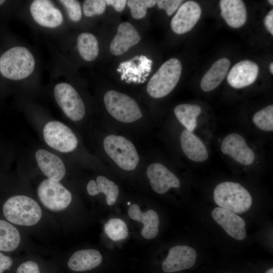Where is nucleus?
Wrapping results in <instances>:
<instances>
[{
	"label": "nucleus",
	"mask_w": 273,
	"mask_h": 273,
	"mask_svg": "<svg viewBox=\"0 0 273 273\" xmlns=\"http://www.w3.org/2000/svg\"><path fill=\"white\" fill-rule=\"evenodd\" d=\"M35 60L29 49L16 46L6 51L0 58V72L5 78L20 80L29 77L34 71Z\"/></svg>",
	"instance_id": "nucleus-1"
},
{
	"label": "nucleus",
	"mask_w": 273,
	"mask_h": 273,
	"mask_svg": "<svg viewBox=\"0 0 273 273\" xmlns=\"http://www.w3.org/2000/svg\"><path fill=\"white\" fill-rule=\"evenodd\" d=\"M6 218L15 224L31 226L40 220L42 211L38 203L24 195H15L9 198L3 208Z\"/></svg>",
	"instance_id": "nucleus-2"
},
{
	"label": "nucleus",
	"mask_w": 273,
	"mask_h": 273,
	"mask_svg": "<svg viewBox=\"0 0 273 273\" xmlns=\"http://www.w3.org/2000/svg\"><path fill=\"white\" fill-rule=\"evenodd\" d=\"M213 199L220 207L235 213L246 212L252 203L248 190L241 184L232 181H224L217 185L214 190Z\"/></svg>",
	"instance_id": "nucleus-3"
},
{
	"label": "nucleus",
	"mask_w": 273,
	"mask_h": 273,
	"mask_svg": "<svg viewBox=\"0 0 273 273\" xmlns=\"http://www.w3.org/2000/svg\"><path fill=\"white\" fill-rule=\"evenodd\" d=\"M181 70L178 59L167 60L149 80L147 85L148 94L154 98H161L168 95L177 84Z\"/></svg>",
	"instance_id": "nucleus-4"
},
{
	"label": "nucleus",
	"mask_w": 273,
	"mask_h": 273,
	"mask_svg": "<svg viewBox=\"0 0 273 273\" xmlns=\"http://www.w3.org/2000/svg\"><path fill=\"white\" fill-rule=\"evenodd\" d=\"M103 144L107 154L119 167L128 171L136 168L139 156L130 141L122 136L110 134L105 138Z\"/></svg>",
	"instance_id": "nucleus-5"
},
{
	"label": "nucleus",
	"mask_w": 273,
	"mask_h": 273,
	"mask_svg": "<svg viewBox=\"0 0 273 273\" xmlns=\"http://www.w3.org/2000/svg\"><path fill=\"white\" fill-rule=\"evenodd\" d=\"M104 102L108 113L119 121L131 123L142 117L136 102L126 94L110 90L104 95Z\"/></svg>",
	"instance_id": "nucleus-6"
},
{
	"label": "nucleus",
	"mask_w": 273,
	"mask_h": 273,
	"mask_svg": "<svg viewBox=\"0 0 273 273\" xmlns=\"http://www.w3.org/2000/svg\"><path fill=\"white\" fill-rule=\"evenodd\" d=\"M55 99L64 114L71 120L77 122L82 120L85 114V108L81 97L70 83L61 82L54 87Z\"/></svg>",
	"instance_id": "nucleus-7"
},
{
	"label": "nucleus",
	"mask_w": 273,
	"mask_h": 273,
	"mask_svg": "<svg viewBox=\"0 0 273 273\" xmlns=\"http://www.w3.org/2000/svg\"><path fill=\"white\" fill-rule=\"evenodd\" d=\"M46 143L51 148L61 153L74 150L78 140L73 131L64 123L57 120L48 122L42 130Z\"/></svg>",
	"instance_id": "nucleus-8"
},
{
	"label": "nucleus",
	"mask_w": 273,
	"mask_h": 273,
	"mask_svg": "<svg viewBox=\"0 0 273 273\" xmlns=\"http://www.w3.org/2000/svg\"><path fill=\"white\" fill-rule=\"evenodd\" d=\"M38 197L43 204L52 211H61L67 208L72 201L68 190L59 181L47 178L39 185L37 190Z\"/></svg>",
	"instance_id": "nucleus-9"
},
{
	"label": "nucleus",
	"mask_w": 273,
	"mask_h": 273,
	"mask_svg": "<svg viewBox=\"0 0 273 273\" xmlns=\"http://www.w3.org/2000/svg\"><path fill=\"white\" fill-rule=\"evenodd\" d=\"M29 11L34 22L44 28H58L64 21L62 12L50 1H33L30 5Z\"/></svg>",
	"instance_id": "nucleus-10"
},
{
	"label": "nucleus",
	"mask_w": 273,
	"mask_h": 273,
	"mask_svg": "<svg viewBox=\"0 0 273 273\" xmlns=\"http://www.w3.org/2000/svg\"><path fill=\"white\" fill-rule=\"evenodd\" d=\"M197 253L193 248L178 245L171 248L167 256L163 261L162 268L165 272H174L187 269L195 263Z\"/></svg>",
	"instance_id": "nucleus-11"
},
{
	"label": "nucleus",
	"mask_w": 273,
	"mask_h": 273,
	"mask_svg": "<svg viewBox=\"0 0 273 273\" xmlns=\"http://www.w3.org/2000/svg\"><path fill=\"white\" fill-rule=\"evenodd\" d=\"M211 216L229 235L239 241L245 239L246 222L238 214L226 209L217 207L212 210Z\"/></svg>",
	"instance_id": "nucleus-12"
},
{
	"label": "nucleus",
	"mask_w": 273,
	"mask_h": 273,
	"mask_svg": "<svg viewBox=\"0 0 273 273\" xmlns=\"http://www.w3.org/2000/svg\"><path fill=\"white\" fill-rule=\"evenodd\" d=\"M221 150L223 154L230 155L244 165H251L255 157L253 151L248 146L243 136L235 133L228 134L223 139Z\"/></svg>",
	"instance_id": "nucleus-13"
},
{
	"label": "nucleus",
	"mask_w": 273,
	"mask_h": 273,
	"mask_svg": "<svg viewBox=\"0 0 273 273\" xmlns=\"http://www.w3.org/2000/svg\"><path fill=\"white\" fill-rule=\"evenodd\" d=\"M201 14V9L194 1L183 4L172 18L170 26L174 32L181 34L190 31L197 23Z\"/></svg>",
	"instance_id": "nucleus-14"
},
{
	"label": "nucleus",
	"mask_w": 273,
	"mask_h": 273,
	"mask_svg": "<svg viewBox=\"0 0 273 273\" xmlns=\"http://www.w3.org/2000/svg\"><path fill=\"white\" fill-rule=\"evenodd\" d=\"M147 175L153 190L163 194L171 188H179L180 183L177 177L163 164L155 163L147 170Z\"/></svg>",
	"instance_id": "nucleus-15"
},
{
	"label": "nucleus",
	"mask_w": 273,
	"mask_h": 273,
	"mask_svg": "<svg viewBox=\"0 0 273 273\" xmlns=\"http://www.w3.org/2000/svg\"><path fill=\"white\" fill-rule=\"evenodd\" d=\"M37 165L42 173L51 180L59 181L66 174L65 165L57 155L40 149L35 153Z\"/></svg>",
	"instance_id": "nucleus-16"
},
{
	"label": "nucleus",
	"mask_w": 273,
	"mask_h": 273,
	"mask_svg": "<svg viewBox=\"0 0 273 273\" xmlns=\"http://www.w3.org/2000/svg\"><path fill=\"white\" fill-rule=\"evenodd\" d=\"M259 73L258 66L254 62L245 60L236 64L230 71L227 80L235 88H241L252 84Z\"/></svg>",
	"instance_id": "nucleus-17"
},
{
	"label": "nucleus",
	"mask_w": 273,
	"mask_h": 273,
	"mask_svg": "<svg viewBox=\"0 0 273 273\" xmlns=\"http://www.w3.org/2000/svg\"><path fill=\"white\" fill-rule=\"evenodd\" d=\"M141 39L140 33L130 23L122 22L118 26L117 33L111 41L110 52L115 56L122 55L138 43Z\"/></svg>",
	"instance_id": "nucleus-18"
},
{
	"label": "nucleus",
	"mask_w": 273,
	"mask_h": 273,
	"mask_svg": "<svg viewBox=\"0 0 273 273\" xmlns=\"http://www.w3.org/2000/svg\"><path fill=\"white\" fill-rule=\"evenodd\" d=\"M128 214L132 219L143 223L141 234L144 238L152 239L158 235L159 219L158 214L155 211L148 210L143 213L139 206L133 204L129 206Z\"/></svg>",
	"instance_id": "nucleus-19"
},
{
	"label": "nucleus",
	"mask_w": 273,
	"mask_h": 273,
	"mask_svg": "<svg viewBox=\"0 0 273 273\" xmlns=\"http://www.w3.org/2000/svg\"><path fill=\"white\" fill-rule=\"evenodd\" d=\"M219 6L221 15L230 27L238 28L245 23L247 12L242 1L221 0Z\"/></svg>",
	"instance_id": "nucleus-20"
},
{
	"label": "nucleus",
	"mask_w": 273,
	"mask_h": 273,
	"mask_svg": "<svg viewBox=\"0 0 273 273\" xmlns=\"http://www.w3.org/2000/svg\"><path fill=\"white\" fill-rule=\"evenodd\" d=\"M182 150L186 156L195 162H203L208 158V153L202 141L194 133L187 129L180 135Z\"/></svg>",
	"instance_id": "nucleus-21"
},
{
	"label": "nucleus",
	"mask_w": 273,
	"mask_h": 273,
	"mask_svg": "<svg viewBox=\"0 0 273 273\" xmlns=\"http://www.w3.org/2000/svg\"><path fill=\"white\" fill-rule=\"evenodd\" d=\"M102 261V255L98 250H80L72 254L67 265L73 271H84L96 267L101 263Z\"/></svg>",
	"instance_id": "nucleus-22"
},
{
	"label": "nucleus",
	"mask_w": 273,
	"mask_h": 273,
	"mask_svg": "<svg viewBox=\"0 0 273 273\" xmlns=\"http://www.w3.org/2000/svg\"><path fill=\"white\" fill-rule=\"evenodd\" d=\"M230 65L227 58H221L215 62L201 79L202 89L209 92L217 87L226 76Z\"/></svg>",
	"instance_id": "nucleus-23"
},
{
	"label": "nucleus",
	"mask_w": 273,
	"mask_h": 273,
	"mask_svg": "<svg viewBox=\"0 0 273 273\" xmlns=\"http://www.w3.org/2000/svg\"><path fill=\"white\" fill-rule=\"evenodd\" d=\"M87 192L91 196L103 193L106 196V202L109 205H113L117 201L119 194L118 187L106 177L98 176L96 181L90 180L86 186Z\"/></svg>",
	"instance_id": "nucleus-24"
},
{
	"label": "nucleus",
	"mask_w": 273,
	"mask_h": 273,
	"mask_svg": "<svg viewBox=\"0 0 273 273\" xmlns=\"http://www.w3.org/2000/svg\"><path fill=\"white\" fill-rule=\"evenodd\" d=\"M152 61L145 56H140V63L136 64L132 60L122 62L120 64L117 71L122 72L121 76L122 80L127 79V82H137L135 75H138L140 82H142V75L146 72L151 71Z\"/></svg>",
	"instance_id": "nucleus-25"
},
{
	"label": "nucleus",
	"mask_w": 273,
	"mask_h": 273,
	"mask_svg": "<svg viewBox=\"0 0 273 273\" xmlns=\"http://www.w3.org/2000/svg\"><path fill=\"white\" fill-rule=\"evenodd\" d=\"M77 48L80 56L87 62H92L99 53L98 41L96 36L89 32L80 33L77 38Z\"/></svg>",
	"instance_id": "nucleus-26"
},
{
	"label": "nucleus",
	"mask_w": 273,
	"mask_h": 273,
	"mask_svg": "<svg viewBox=\"0 0 273 273\" xmlns=\"http://www.w3.org/2000/svg\"><path fill=\"white\" fill-rule=\"evenodd\" d=\"M201 112V107L197 105L182 104L176 106L174 113L178 120L187 130L193 132L197 126V119Z\"/></svg>",
	"instance_id": "nucleus-27"
},
{
	"label": "nucleus",
	"mask_w": 273,
	"mask_h": 273,
	"mask_svg": "<svg viewBox=\"0 0 273 273\" xmlns=\"http://www.w3.org/2000/svg\"><path fill=\"white\" fill-rule=\"evenodd\" d=\"M20 242V235L17 229L9 222L0 219V251H13Z\"/></svg>",
	"instance_id": "nucleus-28"
},
{
	"label": "nucleus",
	"mask_w": 273,
	"mask_h": 273,
	"mask_svg": "<svg viewBox=\"0 0 273 273\" xmlns=\"http://www.w3.org/2000/svg\"><path fill=\"white\" fill-rule=\"evenodd\" d=\"M104 231L112 240L116 241L125 239L128 234L125 222L119 218H111L104 225Z\"/></svg>",
	"instance_id": "nucleus-29"
},
{
	"label": "nucleus",
	"mask_w": 273,
	"mask_h": 273,
	"mask_svg": "<svg viewBox=\"0 0 273 273\" xmlns=\"http://www.w3.org/2000/svg\"><path fill=\"white\" fill-rule=\"evenodd\" d=\"M254 124L260 129L273 130V106L269 105L256 112L253 117Z\"/></svg>",
	"instance_id": "nucleus-30"
},
{
	"label": "nucleus",
	"mask_w": 273,
	"mask_h": 273,
	"mask_svg": "<svg viewBox=\"0 0 273 273\" xmlns=\"http://www.w3.org/2000/svg\"><path fill=\"white\" fill-rule=\"evenodd\" d=\"M126 4L130 9L132 17L140 19L146 16L147 9L153 7L156 4V1L129 0L127 1Z\"/></svg>",
	"instance_id": "nucleus-31"
},
{
	"label": "nucleus",
	"mask_w": 273,
	"mask_h": 273,
	"mask_svg": "<svg viewBox=\"0 0 273 273\" xmlns=\"http://www.w3.org/2000/svg\"><path fill=\"white\" fill-rule=\"evenodd\" d=\"M106 1L104 0H86L82 6L83 14L87 17L96 15H100L105 11Z\"/></svg>",
	"instance_id": "nucleus-32"
},
{
	"label": "nucleus",
	"mask_w": 273,
	"mask_h": 273,
	"mask_svg": "<svg viewBox=\"0 0 273 273\" xmlns=\"http://www.w3.org/2000/svg\"><path fill=\"white\" fill-rule=\"evenodd\" d=\"M59 2L65 8L68 18L72 22H78L82 17V9L79 2L76 0H60Z\"/></svg>",
	"instance_id": "nucleus-33"
},
{
	"label": "nucleus",
	"mask_w": 273,
	"mask_h": 273,
	"mask_svg": "<svg viewBox=\"0 0 273 273\" xmlns=\"http://www.w3.org/2000/svg\"><path fill=\"white\" fill-rule=\"evenodd\" d=\"M183 1L181 0H159L156 1V4L160 9L165 10L168 16H171Z\"/></svg>",
	"instance_id": "nucleus-34"
},
{
	"label": "nucleus",
	"mask_w": 273,
	"mask_h": 273,
	"mask_svg": "<svg viewBox=\"0 0 273 273\" xmlns=\"http://www.w3.org/2000/svg\"><path fill=\"white\" fill-rule=\"evenodd\" d=\"M17 273H40L37 264L28 261L21 264L17 269Z\"/></svg>",
	"instance_id": "nucleus-35"
},
{
	"label": "nucleus",
	"mask_w": 273,
	"mask_h": 273,
	"mask_svg": "<svg viewBox=\"0 0 273 273\" xmlns=\"http://www.w3.org/2000/svg\"><path fill=\"white\" fill-rule=\"evenodd\" d=\"M13 261L11 257L0 252V273H3L5 270L9 269Z\"/></svg>",
	"instance_id": "nucleus-36"
},
{
	"label": "nucleus",
	"mask_w": 273,
	"mask_h": 273,
	"mask_svg": "<svg viewBox=\"0 0 273 273\" xmlns=\"http://www.w3.org/2000/svg\"><path fill=\"white\" fill-rule=\"evenodd\" d=\"M125 0H107L106 1V5L111 6L114 8L117 12H122L126 4Z\"/></svg>",
	"instance_id": "nucleus-37"
},
{
	"label": "nucleus",
	"mask_w": 273,
	"mask_h": 273,
	"mask_svg": "<svg viewBox=\"0 0 273 273\" xmlns=\"http://www.w3.org/2000/svg\"><path fill=\"white\" fill-rule=\"evenodd\" d=\"M264 24L269 33L273 35V10H271L266 15L264 19Z\"/></svg>",
	"instance_id": "nucleus-38"
},
{
	"label": "nucleus",
	"mask_w": 273,
	"mask_h": 273,
	"mask_svg": "<svg viewBox=\"0 0 273 273\" xmlns=\"http://www.w3.org/2000/svg\"><path fill=\"white\" fill-rule=\"evenodd\" d=\"M269 70L271 74L273 73V63L271 62L269 65Z\"/></svg>",
	"instance_id": "nucleus-39"
},
{
	"label": "nucleus",
	"mask_w": 273,
	"mask_h": 273,
	"mask_svg": "<svg viewBox=\"0 0 273 273\" xmlns=\"http://www.w3.org/2000/svg\"><path fill=\"white\" fill-rule=\"evenodd\" d=\"M265 273H273V268H270L266 271Z\"/></svg>",
	"instance_id": "nucleus-40"
},
{
	"label": "nucleus",
	"mask_w": 273,
	"mask_h": 273,
	"mask_svg": "<svg viewBox=\"0 0 273 273\" xmlns=\"http://www.w3.org/2000/svg\"><path fill=\"white\" fill-rule=\"evenodd\" d=\"M5 2L6 1L5 0H0V6L4 4L5 3Z\"/></svg>",
	"instance_id": "nucleus-41"
},
{
	"label": "nucleus",
	"mask_w": 273,
	"mask_h": 273,
	"mask_svg": "<svg viewBox=\"0 0 273 273\" xmlns=\"http://www.w3.org/2000/svg\"><path fill=\"white\" fill-rule=\"evenodd\" d=\"M268 2H269V3L270 5H273V1L272 0H269V1H268Z\"/></svg>",
	"instance_id": "nucleus-42"
},
{
	"label": "nucleus",
	"mask_w": 273,
	"mask_h": 273,
	"mask_svg": "<svg viewBox=\"0 0 273 273\" xmlns=\"http://www.w3.org/2000/svg\"><path fill=\"white\" fill-rule=\"evenodd\" d=\"M127 204H128V205H129L130 204V202H128V203H127Z\"/></svg>",
	"instance_id": "nucleus-43"
}]
</instances>
